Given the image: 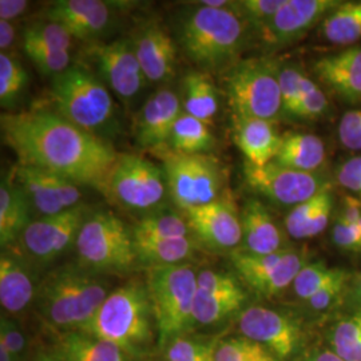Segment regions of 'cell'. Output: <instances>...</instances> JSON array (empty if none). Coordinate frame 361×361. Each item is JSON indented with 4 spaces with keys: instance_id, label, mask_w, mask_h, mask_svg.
Here are the masks:
<instances>
[{
    "instance_id": "ac0fdd59",
    "label": "cell",
    "mask_w": 361,
    "mask_h": 361,
    "mask_svg": "<svg viewBox=\"0 0 361 361\" xmlns=\"http://www.w3.org/2000/svg\"><path fill=\"white\" fill-rule=\"evenodd\" d=\"M92 59L109 90L122 101L134 99L146 83L131 40L121 39L90 47Z\"/></svg>"
},
{
    "instance_id": "f1b7e54d",
    "label": "cell",
    "mask_w": 361,
    "mask_h": 361,
    "mask_svg": "<svg viewBox=\"0 0 361 361\" xmlns=\"http://www.w3.org/2000/svg\"><path fill=\"white\" fill-rule=\"evenodd\" d=\"M323 337L340 359L361 361V310H338L324 324Z\"/></svg>"
},
{
    "instance_id": "bcb514c9",
    "label": "cell",
    "mask_w": 361,
    "mask_h": 361,
    "mask_svg": "<svg viewBox=\"0 0 361 361\" xmlns=\"http://www.w3.org/2000/svg\"><path fill=\"white\" fill-rule=\"evenodd\" d=\"M0 343L10 349L16 360H30L28 338L23 328L13 317H10L8 314L6 316L4 313L0 319Z\"/></svg>"
},
{
    "instance_id": "e0dca14e",
    "label": "cell",
    "mask_w": 361,
    "mask_h": 361,
    "mask_svg": "<svg viewBox=\"0 0 361 361\" xmlns=\"http://www.w3.org/2000/svg\"><path fill=\"white\" fill-rule=\"evenodd\" d=\"M13 177L26 194L31 207L42 217L63 213L82 204L80 185L58 174L18 164Z\"/></svg>"
},
{
    "instance_id": "ffe728a7",
    "label": "cell",
    "mask_w": 361,
    "mask_h": 361,
    "mask_svg": "<svg viewBox=\"0 0 361 361\" xmlns=\"http://www.w3.org/2000/svg\"><path fill=\"white\" fill-rule=\"evenodd\" d=\"M183 113L180 97L170 89L153 94L138 111L134 135L145 149H158L169 142L176 122Z\"/></svg>"
},
{
    "instance_id": "6f0895ef",
    "label": "cell",
    "mask_w": 361,
    "mask_h": 361,
    "mask_svg": "<svg viewBox=\"0 0 361 361\" xmlns=\"http://www.w3.org/2000/svg\"><path fill=\"white\" fill-rule=\"evenodd\" d=\"M359 226H360V232H361V222L359 224Z\"/></svg>"
},
{
    "instance_id": "5bb4252c",
    "label": "cell",
    "mask_w": 361,
    "mask_h": 361,
    "mask_svg": "<svg viewBox=\"0 0 361 361\" xmlns=\"http://www.w3.org/2000/svg\"><path fill=\"white\" fill-rule=\"evenodd\" d=\"M90 214L83 204L63 213L32 221L22 234L19 243L26 257L49 264L75 245L78 234Z\"/></svg>"
},
{
    "instance_id": "6da1fadb",
    "label": "cell",
    "mask_w": 361,
    "mask_h": 361,
    "mask_svg": "<svg viewBox=\"0 0 361 361\" xmlns=\"http://www.w3.org/2000/svg\"><path fill=\"white\" fill-rule=\"evenodd\" d=\"M0 126L18 164L50 171L80 186L99 190L118 157L102 138L56 113L3 114Z\"/></svg>"
},
{
    "instance_id": "db71d44e",
    "label": "cell",
    "mask_w": 361,
    "mask_h": 361,
    "mask_svg": "<svg viewBox=\"0 0 361 361\" xmlns=\"http://www.w3.org/2000/svg\"><path fill=\"white\" fill-rule=\"evenodd\" d=\"M297 361H344L324 343L313 344Z\"/></svg>"
},
{
    "instance_id": "d4e9b609",
    "label": "cell",
    "mask_w": 361,
    "mask_h": 361,
    "mask_svg": "<svg viewBox=\"0 0 361 361\" xmlns=\"http://www.w3.org/2000/svg\"><path fill=\"white\" fill-rule=\"evenodd\" d=\"M281 140L283 135L279 134L273 122L234 116V141L245 155L246 164L261 168L273 162Z\"/></svg>"
},
{
    "instance_id": "74e56055",
    "label": "cell",
    "mask_w": 361,
    "mask_h": 361,
    "mask_svg": "<svg viewBox=\"0 0 361 361\" xmlns=\"http://www.w3.org/2000/svg\"><path fill=\"white\" fill-rule=\"evenodd\" d=\"M340 268H331L324 261H314L304 265V268L298 271V274L292 284V292L297 300L301 302L310 300L319 290H322L328 284Z\"/></svg>"
},
{
    "instance_id": "60d3db41",
    "label": "cell",
    "mask_w": 361,
    "mask_h": 361,
    "mask_svg": "<svg viewBox=\"0 0 361 361\" xmlns=\"http://www.w3.org/2000/svg\"><path fill=\"white\" fill-rule=\"evenodd\" d=\"M27 83L22 63L8 52L0 54V102L3 107L15 104Z\"/></svg>"
},
{
    "instance_id": "7402d4cb",
    "label": "cell",
    "mask_w": 361,
    "mask_h": 361,
    "mask_svg": "<svg viewBox=\"0 0 361 361\" xmlns=\"http://www.w3.org/2000/svg\"><path fill=\"white\" fill-rule=\"evenodd\" d=\"M37 280L26 258L11 249H3L0 256V304L8 316H15L34 304Z\"/></svg>"
},
{
    "instance_id": "9a60e30c",
    "label": "cell",
    "mask_w": 361,
    "mask_h": 361,
    "mask_svg": "<svg viewBox=\"0 0 361 361\" xmlns=\"http://www.w3.org/2000/svg\"><path fill=\"white\" fill-rule=\"evenodd\" d=\"M247 292L237 276L228 271L204 269L197 274L194 301L195 326H214L245 310Z\"/></svg>"
},
{
    "instance_id": "277c9868",
    "label": "cell",
    "mask_w": 361,
    "mask_h": 361,
    "mask_svg": "<svg viewBox=\"0 0 361 361\" xmlns=\"http://www.w3.org/2000/svg\"><path fill=\"white\" fill-rule=\"evenodd\" d=\"M178 39L185 54L201 68L232 67L244 47L245 20L237 1L224 8L197 4L180 20Z\"/></svg>"
},
{
    "instance_id": "c3c4849f",
    "label": "cell",
    "mask_w": 361,
    "mask_h": 361,
    "mask_svg": "<svg viewBox=\"0 0 361 361\" xmlns=\"http://www.w3.org/2000/svg\"><path fill=\"white\" fill-rule=\"evenodd\" d=\"M338 138L349 150H361V107L347 111L338 123Z\"/></svg>"
},
{
    "instance_id": "836d02e7",
    "label": "cell",
    "mask_w": 361,
    "mask_h": 361,
    "mask_svg": "<svg viewBox=\"0 0 361 361\" xmlns=\"http://www.w3.org/2000/svg\"><path fill=\"white\" fill-rule=\"evenodd\" d=\"M169 145L170 150L182 154H204L214 147L216 138L207 123L182 113L173 128Z\"/></svg>"
},
{
    "instance_id": "7a4b0ae2",
    "label": "cell",
    "mask_w": 361,
    "mask_h": 361,
    "mask_svg": "<svg viewBox=\"0 0 361 361\" xmlns=\"http://www.w3.org/2000/svg\"><path fill=\"white\" fill-rule=\"evenodd\" d=\"M82 332L114 344L134 361L159 350L146 280L133 279L113 289Z\"/></svg>"
},
{
    "instance_id": "2e32d148",
    "label": "cell",
    "mask_w": 361,
    "mask_h": 361,
    "mask_svg": "<svg viewBox=\"0 0 361 361\" xmlns=\"http://www.w3.org/2000/svg\"><path fill=\"white\" fill-rule=\"evenodd\" d=\"M183 217L190 232L213 250L232 253L243 244L241 213L229 194L207 205L183 210Z\"/></svg>"
},
{
    "instance_id": "ab89813d",
    "label": "cell",
    "mask_w": 361,
    "mask_h": 361,
    "mask_svg": "<svg viewBox=\"0 0 361 361\" xmlns=\"http://www.w3.org/2000/svg\"><path fill=\"white\" fill-rule=\"evenodd\" d=\"M23 50L30 61L46 75L56 77L71 66L70 51L55 50L32 39L23 38Z\"/></svg>"
},
{
    "instance_id": "1f68e13d",
    "label": "cell",
    "mask_w": 361,
    "mask_h": 361,
    "mask_svg": "<svg viewBox=\"0 0 361 361\" xmlns=\"http://www.w3.org/2000/svg\"><path fill=\"white\" fill-rule=\"evenodd\" d=\"M138 264L147 268L185 264L195 250L194 240L189 237L164 238L150 241H134Z\"/></svg>"
},
{
    "instance_id": "f6af8a7d",
    "label": "cell",
    "mask_w": 361,
    "mask_h": 361,
    "mask_svg": "<svg viewBox=\"0 0 361 361\" xmlns=\"http://www.w3.org/2000/svg\"><path fill=\"white\" fill-rule=\"evenodd\" d=\"M328 109V99L322 90V87L304 75L301 80V104H300V118L307 121H316L325 116Z\"/></svg>"
},
{
    "instance_id": "d6a6232c",
    "label": "cell",
    "mask_w": 361,
    "mask_h": 361,
    "mask_svg": "<svg viewBox=\"0 0 361 361\" xmlns=\"http://www.w3.org/2000/svg\"><path fill=\"white\" fill-rule=\"evenodd\" d=\"M353 273L340 268L335 277L324 286L322 290H319L314 296L310 300L301 302V310L310 322L319 323L331 319L338 310H343L344 298L347 293L349 280Z\"/></svg>"
},
{
    "instance_id": "7dc6e473",
    "label": "cell",
    "mask_w": 361,
    "mask_h": 361,
    "mask_svg": "<svg viewBox=\"0 0 361 361\" xmlns=\"http://www.w3.org/2000/svg\"><path fill=\"white\" fill-rule=\"evenodd\" d=\"M332 238L338 249L349 253H361L360 226L349 224L340 214L332 229Z\"/></svg>"
},
{
    "instance_id": "d590c367",
    "label": "cell",
    "mask_w": 361,
    "mask_h": 361,
    "mask_svg": "<svg viewBox=\"0 0 361 361\" xmlns=\"http://www.w3.org/2000/svg\"><path fill=\"white\" fill-rule=\"evenodd\" d=\"M134 241H150L164 238L189 237L190 228L183 216L173 213H153L145 216L133 229Z\"/></svg>"
},
{
    "instance_id": "9f6ffc18",
    "label": "cell",
    "mask_w": 361,
    "mask_h": 361,
    "mask_svg": "<svg viewBox=\"0 0 361 361\" xmlns=\"http://www.w3.org/2000/svg\"><path fill=\"white\" fill-rule=\"evenodd\" d=\"M28 361H63L51 348L37 350Z\"/></svg>"
},
{
    "instance_id": "f546056e",
    "label": "cell",
    "mask_w": 361,
    "mask_h": 361,
    "mask_svg": "<svg viewBox=\"0 0 361 361\" xmlns=\"http://www.w3.org/2000/svg\"><path fill=\"white\" fill-rule=\"evenodd\" d=\"M325 143L310 133H286L283 135L276 164L298 171L316 173L325 162Z\"/></svg>"
},
{
    "instance_id": "b9f144b4",
    "label": "cell",
    "mask_w": 361,
    "mask_h": 361,
    "mask_svg": "<svg viewBox=\"0 0 361 361\" xmlns=\"http://www.w3.org/2000/svg\"><path fill=\"white\" fill-rule=\"evenodd\" d=\"M304 74L296 66L286 65L280 67V91L283 116L298 119L301 104V80Z\"/></svg>"
},
{
    "instance_id": "11a10c76",
    "label": "cell",
    "mask_w": 361,
    "mask_h": 361,
    "mask_svg": "<svg viewBox=\"0 0 361 361\" xmlns=\"http://www.w3.org/2000/svg\"><path fill=\"white\" fill-rule=\"evenodd\" d=\"M16 38L15 26L13 22L0 20V49L1 52H6L11 46Z\"/></svg>"
},
{
    "instance_id": "ee69618b",
    "label": "cell",
    "mask_w": 361,
    "mask_h": 361,
    "mask_svg": "<svg viewBox=\"0 0 361 361\" xmlns=\"http://www.w3.org/2000/svg\"><path fill=\"white\" fill-rule=\"evenodd\" d=\"M285 0H243L237 1V10L249 25L264 34Z\"/></svg>"
},
{
    "instance_id": "f907efd6",
    "label": "cell",
    "mask_w": 361,
    "mask_h": 361,
    "mask_svg": "<svg viewBox=\"0 0 361 361\" xmlns=\"http://www.w3.org/2000/svg\"><path fill=\"white\" fill-rule=\"evenodd\" d=\"M343 310H361V271L352 274L349 280Z\"/></svg>"
},
{
    "instance_id": "52a82bcc",
    "label": "cell",
    "mask_w": 361,
    "mask_h": 361,
    "mask_svg": "<svg viewBox=\"0 0 361 361\" xmlns=\"http://www.w3.org/2000/svg\"><path fill=\"white\" fill-rule=\"evenodd\" d=\"M240 335L268 349L279 360L297 361L312 343L313 322L300 310L247 305L237 316Z\"/></svg>"
},
{
    "instance_id": "f5cc1de1",
    "label": "cell",
    "mask_w": 361,
    "mask_h": 361,
    "mask_svg": "<svg viewBox=\"0 0 361 361\" xmlns=\"http://www.w3.org/2000/svg\"><path fill=\"white\" fill-rule=\"evenodd\" d=\"M28 7L26 0H0V20L11 22L23 15Z\"/></svg>"
},
{
    "instance_id": "8d00e7d4",
    "label": "cell",
    "mask_w": 361,
    "mask_h": 361,
    "mask_svg": "<svg viewBox=\"0 0 361 361\" xmlns=\"http://www.w3.org/2000/svg\"><path fill=\"white\" fill-rule=\"evenodd\" d=\"M219 340L183 336L162 350V361H214Z\"/></svg>"
},
{
    "instance_id": "484cf974",
    "label": "cell",
    "mask_w": 361,
    "mask_h": 361,
    "mask_svg": "<svg viewBox=\"0 0 361 361\" xmlns=\"http://www.w3.org/2000/svg\"><path fill=\"white\" fill-rule=\"evenodd\" d=\"M241 222L243 244L237 250L264 256L289 246L269 210L257 200L246 202L241 212Z\"/></svg>"
},
{
    "instance_id": "8fae6325",
    "label": "cell",
    "mask_w": 361,
    "mask_h": 361,
    "mask_svg": "<svg viewBox=\"0 0 361 361\" xmlns=\"http://www.w3.org/2000/svg\"><path fill=\"white\" fill-rule=\"evenodd\" d=\"M169 194L182 210L202 207L219 200L224 174L219 161L207 154L161 152Z\"/></svg>"
},
{
    "instance_id": "603a6c76",
    "label": "cell",
    "mask_w": 361,
    "mask_h": 361,
    "mask_svg": "<svg viewBox=\"0 0 361 361\" xmlns=\"http://www.w3.org/2000/svg\"><path fill=\"white\" fill-rule=\"evenodd\" d=\"M143 74L149 82H165L174 74L177 47L168 32L157 23L143 26L133 40Z\"/></svg>"
},
{
    "instance_id": "3957f363",
    "label": "cell",
    "mask_w": 361,
    "mask_h": 361,
    "mask_svg": "<svg viewBox=\"0 0 361 361\" xmlns=\"http://www.w3.org/2000/svg\"><path fill=\"white\" fill-rule=\"evenodd\" d=\"M107 283L79 262L55 268L39 281L34 305L56 334L83 331L110 295Z\"/></svg>"
},
{
    "instance_id": "44dd1931",
    "label": "cell",
    "mask_w": 361,
    "mask_h": 361,
    "mask_svg": "<svg viewBox=\"0 0 361 361\" xmlns=\"http://www.w3.org/2000/svg\"><path fill=\"white\" fill-rule=\"evenodd\" d=\"M47 20L62 25L74 39L94 40L107 31L111 13L101 0H58L50 6Z\"/></svg>"
},
{
    "instance_id": "83f0119b",
    "label": "cell",
    "mask_w": 361,
    "mask_h": 361,
    "mask_svg": "<svg viewBox=\"0 0 361 361\" xmlns=\"http://www.w3.org/2000/svg\"><path fill=\"white\" fill-rule=\"evenodd\" d=\"M51 349L63 361H134L114 344L82 331L58 334Z\"/></svg>"
},
{
    "instance_id": "ba28073f",
    "label": "cell",
    "mask_w": 361,
    "mask_h": 361,
    "mask_svg": "<svg viewBox=\"0 0 361 361\" xmlns=\"http://www.w3.org/2000/svg\"><path fill=\"white\" fill-rule=\"evenodd\" d=\"M75 247L79 264L98 274H125L138 264L131 231L111 212L90 213Z\"/></svg>"
},
{
    "instance_id": "4316f807",
    "label": "cell",
    "mask_w": 361,
    "mask_h": 361,
    "mask_svg": "<svg viewBox=\"0 0 361 361\" xmlns=\"http://www.w3.org/2000/svg\"><path fill=\"white\" fill-rule=\"evenodd\" d=\"M31 222V204L27 200L26 194L15 180L3 177L0 185L1 250L19 243L22 234Z\"/></svg>"
},
{
    "instance_id": "e575fe53",
    "label": "cell",
    "mask_w": 361,
    "mask_h": 361,
    "mask_svg": "<svg viewBox=\"0 0 361 361\" xmlns=\"http://www.w3.org/2000/svg\"><path fill=\"white\" fill-rule=\"evenodd\" d=\"M324 38L348 46L361 39V1H345L328 13L322 25Z\"/></svg>"
},
{
    "instance_id": "7c38bea8",
    "label": "cell",
    "mask_w": 361,
    "mask_h": 361,
    "mask_svg": "<svg viewBox=\"0 0 361 361\" xmlns=\"http://www.w3.org/2000/svg\"><path fill=\"white\" fill-rule=\"evenodd\" d=\"M231 262L240 281L250 290L262 298H273L292 286L298 271L308 264V252L295 246L264 256L234 250Z\"/></svg>"
},
{
    "instance_id": "9c48e42d",
    "label": "cell",
    "mask_w": 361,
    "mask_h": 361,
    "mask_svg": "<svg viewBox=\"0 0 361 361\" xmlns=\"http://www.w3.org/2000/svg\"><path fill=\"white\" fill-rule=\"evenodd\" d=\"M280 68L271 61L250 58L232 66L225 87L234 116L276 123L283 114Z\"/></svg>"
},
{
    "instance_id": "681fc988",
    "label": "cell",
    "mask_w": 361,
    "mask_h": 361,
    "mask_svg": "<svg viewBox=\"0 0 361 361\" xmlns=\"http://www.w3.org/2000/svg\"><path fill=\"white\" fill-rule=\"evenodd\" d=\"M338 183L361 200V155L349 158L336 171Z\"/></svg>"
},
{
    "instance_id": "d6986e66",
    "label": "cell",
    "mask_w": 361,
    "mask_h": 361,
    "mask_svg": "<svg viewBox=\"0 0 361 361\" xmlns=\"http://www.w3.org/2000/svg\"><path fill=\"white\" fill-rule=\"evenodd\" d=\"M340 4L337 0H285L262 37L271 46L295 43Z\"/></svg>"
},
{
    "instance_id": "816d5d0a",
    "label": "cell",
    "mask_w": 361,
    "mask_h": 361,
    "mask_svg": "<svg viewBox=\"0 0 361 361\" xmlns=\"http://www.w3.org/2000/svg\"><path fill=\"white\" fill-rule=\"evenodd\" d=\"M340 216L352 225L361 222V200L355 195H345L343 200Z\"/></svg>"
},
{
    "instance_id": "7bdbcfd3",
    "label": "cell",
    "mask_w": 361,
    "mask_h": 361,
    "mask_svg": "<svg viewBox=\"0 0 361 361\" xmlns=\"http://www.w3.org/2000/svg\"><path fill=\"white\" fill-rule=\"evenodd\" d=\"M23 38L32 39L51 49L63 51H70L74 44V37L65 27L51 20L39 22L27 27L23 32Z\"/></svg>"
},
{
    "instance_id": "4dcf8cb0",
    "label": "cell",
    "mask_w": 361,
    "mask_h": 361,
    "mask_svg": "<svg viewBox=\"0 0 361 361\" xmlns=\"http://www.w3.org/2000/svg\"><path fill=\"white\" fill-rule=\"evenodd\" d=\"M183 113L210 125L219 111V95L213 79L205 71L183 78Z\"/></svg>"
},
{
    "instance_id": "f35d334b",
    "label": "cell",
    "mask_w": 361,
    "mask_h": 361,
    "mask_svg": "<svg viewBox=\"0 0 361 361\" xmlns=\"http://www.w3.org/2000/svg\"><path fill=\"white\" fill-rule=\"evenodd\" d=\"M273 356L268 349L256 341L237 335L219 340L214 361H264Z\"/></svg>"
},
{
    "instance_id": "cb8c5ba5",
    "label": "cell",
    "mask_w": 361,
    "mask_h": 361,
    "mask_svg": "<svg viewBox=\"0 0 361 361\" xmlns=\"http://www.w3.org/2000/svg\"><path fill=\"white\" fill-rule=\"evenodd\" d=\"M313 71L347 104H361V49H348L316 61Z\"/></svg>"
},
{
    "instance_id": "5b68a950",
    "label": "cell",
    "mask_w": 361,
    "mask_h": 361,
    "mask_svg": "<svg viewBox=\"0 0 361 361\" xmlns=\"http://www.w3.org/2000/svg\"><path fill=\"white\" fill-rule=\"evenodd\" d=\"M197 274L189 264L147 268L146 285L158 328L159 352L195 326Z\"/></svg>"
},
{
    "instance_id": "8992f818",
    "label": "cell",
    "mask_w": 361,
    "mask_h": 361,
    "mask_svg": "<svg viewBox=\"0 0 361 361\" xmlns=\"http://www.w3.org/2000/svg\"><path fill=\"white\" fill-rule=\"evenodd\" d=\"M51 97L56 114L94 134L116 116L109 87L83 66L71 65L52 79Z\"/></svg>"
},
{
    "instance_id": "30bf717a",
    "label": "cell",
    "mask_w": 361,
    "mask_h": 361,
    "mask_svg": "<svg viewBox=\"0 0 361 361\" xmlns=\"http://www.w3.org/2000/svg\"><path fill=\"white\" fill-rule=\"evenodd\" d=\"M99 192L118 207L149 212L159 207L169 192L164 169L140 155L118 154Z\"/></svg>"
},
{
    "instance_id": "4fadbf2b",
    "label": "cell",
    "mask_w": 361,
    "mask_h": 361,
    "mask_svg": "<svg viewBox=\"0 0 361 361\" xmlns=\"http://www.w3.org/2000/svg\"><path fill=\"white\" fill-rule=\"evenodd\" d=\"M245 180L252 190L283 207H297L331 189L329 180L317 173L298 171L276 162L261 168L246 164Z\"/></svg>"
}]
</instances>
